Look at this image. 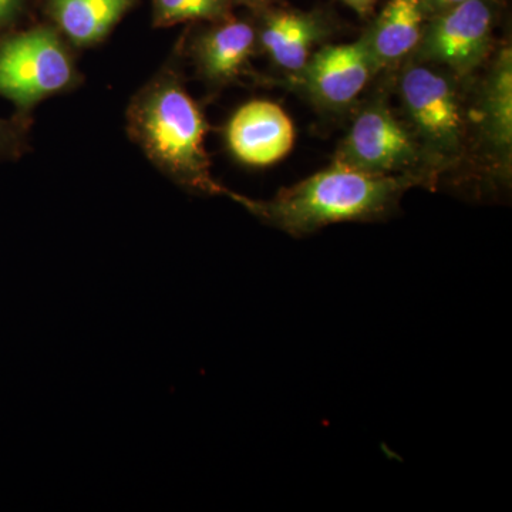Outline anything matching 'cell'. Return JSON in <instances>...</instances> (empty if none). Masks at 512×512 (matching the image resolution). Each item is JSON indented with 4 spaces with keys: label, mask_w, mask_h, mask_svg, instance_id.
I'll use <instances>...</instances> for the list:
<instances>
[{
    "label": "cell",
    "mask_w": 512,
    "mask_h": 512,
    "mask_svg": "<svg viewBox=\"0 0 512 512\" xmlns=\"http://www.w3.org/2000/svg\"><path fill=\"white\" fill-rule=\"evenodd\" d=\"M82 80L72 46L49 22L0 37V97L15 104L16 116L30 119L40 101Z\"/></svg>",
    "instance_id": "277c9868"
},
{
    "label": "cell",
    "mask_w": 512,
    "mask_h": 512,
    "mask_svg": "<svg viewBox=\"0 0 512 512\" xmlns=\"http://www.w3.org/2000/svg\"><path fill=\"white\" fill-rule=\"evenodd\" d=\"M154 28L214 23L234 16L235 0H151Z\"/></svg>",
    "instance_id": "5bb4252c"
},
{
    "label": "cell",
    "mask_w": 512,
    "mask_h": 512,
    "mask_svg": "<svg viewBox=\"0 0 512 512\" xmlns=\"http://www.w3.org/2000/svg\"><path fill=\"white\" fill-rule=\"evenodd\" d=\"M426 20L420 0H389L362 35L377 73L400 69L412 59Z\"/></svg>",
    "instance_id": "7c38bea8"
},
{
    "label": "cell",
    "mask_w": 512,
    "mask_h": 512,
    "mask_svg": "<svg viewBox=\"0 0 512 512\" xmlns=\"http://www.w3.org/2000/svg\"><path fill=\"white\" fill-rule=\"evenodd\" d=\"M225 137L229 150L241 163L268 167L292 150L295 128L278 104L254 100L232 116Z\"/></svg>",
    "instance_id": "8fae6325"
},
{
    "label": "cell",
    "mask_w": 512,
    "mask_h": 512,
    "mask_svg": "<svg viewBox=\"0 0 512 512\" xmlns=\"http://www.w3.org/2000/svg\"><path fill=\"white\" fill-rule=\"evenodd\" d=\"M468 109L471 153L483 161L494 180H510L512 165V50L501 46L488 60Z\"/></svg>",
    "instance_id": "52a82bcc"
},
{
    "label": "cell",
    "mask_w": 512,
    "mask_h": 512,
    "mask_svg": "<svg viewBox=\"0 0 512 512\" xmlns=\"http://www.w3.org/2000/svg\"><path fill=\"white\" fill-rule=\"evenodd\" d=\"M37 0H0V37L18 29Z\"/></svg>",
    "instance_id": "2e32d148"
},
{
    "label": "cell",
    "mask_w": 512,
    "mask_h": 512,
    "mask_svg": "<svg viewBox=\"0 0 512 512\" xmlns=\"http://www.w3.org/2000/svg\"><path fill=\"white\" fill-rule=\"evenodd\" d=\"M258 46L254 20L235 16L208 23L192 37L188 55L195 72L211 89H222L248 73Z\"/></svg>",
    "instance_id": "30bf717a"
},
{
    "label": "cell",
    "mask_w": 512,
    "mask_h": 512,
    "mask_svg": "<svg viewBox=\"0 0 512 512\" xmlns=\"http://www.w3.org/2000/svg\"><path fill=\"white\" fill-rule=\"evenodd\" d=\"M340 2L345 3L350 9L355 10L357 15L366 18V16L372 15L379 0H340Z\"/></svg>",
    "instance_id": "ac0fdd59"
},
{
    "label": "cell",
    "mask_w": 512,
    "mask_h": 512,
    "mask_svg": "<svg viewBox=\"0 0 512 512\" xmlns=\"http://www.w3.org/2000/svg\"><path fill=\"white\" fill-rule=\"evenodd\" d=\"M30 119L0 117V161L19 160L29 148Z\"/></svg>",
    "instance_id": "9a60e30c"
},
{
    "label": "cell",
    "mask_w": 512,
    "mask_h": 512,
    "mask_svg": "<svg viewBox=\"0 0 512 512\" xmlns=\"http://www.w3.org/2000/svg\"><path fill=\"white\" fill-rule=\"evenodd\" d=\"M414 187L431 185L419 175H373L332 163L268 201L252 200L232 191L227 197L265 224L293 237H305L340 222L384 220Z\"/></svg>",
    "instance_id": "6da1fadb"
},
{
    "label": "cell",
    "mask_w": 512,
    "mask_h": 512,
    "mask_svg": "<svg viewBox=\"0 0 512 512\" xmlns=\"http://www.w3.org/2000/svg\"><path fill=\"white\" fill-rule=\"evenodd\" d=\"M50 25L77 49L99 45L138 0H39Z\"/></svg>",
    "instance_id": "4fadbf2b"
},
{
    "label": "cell",
    "mask_w": 512,
    "mask_h": 512,
    "mask_svg": "<svg viewBox=\"0 0 512 512\" xmlns=\"http://www.w3.org/2000/svg\"><path fill=\"white\" fill-rule=\"evenodd\" d=\"M333 163L373 175H419L431 187L439 181L412 130L390 107L386 93L377 94L359 110Z\"/></svg>",
    "instance_id": "5b68a950"
},
{
    "label": "cell",
    "mask_w": 512,
    "mask_h": 512,
    "mask_svg": "<svg viewBox=\"0 0 512 512\" xmlns=\"http://www.w3.org/2000/svg\"><path fill=\"white\" fill-rule=\"evenodd\" d=\"M259 49L286 76L301 72L315 53L316 47L328 39L333 23L323 10H299L271 6L254 12Z\"/></svg>",
    "instance_id": "9c48e42d"
},
{
    "label": "cell",
    "mask_w": 512,
    "mask_h": 512,
    "mask_svg": "<svg viewBox=\"0 0 512 512\" xmlns=\"http://www.w3.org/2000/svg\"><path fill=\"white\" fill-rule=\"evenodd\" d=\"M464 2H467V0H420L424 12H426L427 19L431 18V16L439 15V13L444 12V10L461 5V3ZM505 2H507V0H505Z\"/></svg>",
    "instance_id": "e0dca14e"
},
{
    "label": "cell",
    "mask_w": 512,
    "mask_h": 512,
    "mask_svg": "<svg viewBox=\"0 0 512 512\" xmlns=\"http://www.w3.org/2000/svg\"><path fill=\"white\" fill-rule=\"evenodd\" d=\"M279 0H235L237 5L247 6L252 12H258V10L271 8V6L278 5Z\"/></svg>",
    "instance_id": "d6986e66"
},
{
    "label": "cell",
    "mask_w": 512,
    "mask_h": 512,
    "mask_svg": "<svg viewBox=\"0 0 512 512\" xmlns=\"http://www.w3.org/2000/svg\"><path fill=\"white\" fill-rule=\"evenodd\" d=\"M463 82L441 67L413 59L400 67L397 93L403 119L437 178L460 168L471 154Z\"/></svg>",
    "instance_id": "3957f363"
},
{
    "label": "cell",
    "mask_w": 512,
    "mask_h": 512,
    "mask_svg": "<svg viewBox=\"0 0 512 512\" xmlns=\"http://www.w3.org/2000/svg\"><path fill=\"white\" fill-rule=\"evenodd\" d=\"M504 6L505 0H467L431 16L412 59L441 67L466 82L493 56Z\"/></svg>",
    "instance_id": "8992f818"
},
{
    "label": "cell",
    "mask_w": 512,
    "mask_h": 512,
    "mask_svg": "<svg viewBox=\"0 0 512 512\" xmlns=\"http://www.w3.org/2000/svg\"><path fill=\"white\" fill-rule=\"evenodd\" d=\"M377 70L363 36L353 43L320 47L289 83L315 106L332 113L348 110Z\"/></svg>",
    "instance_id": "ba28073f"
},
{
    "label": "cell",
    "mask_w": 512,
    "mask_h": 512,
    "mask_svg": "<svg viewBox=\"0 0 512 512\" xmlns=\"http://www.w3.org/2000/svg\"><path fill=\"white\" fill-rule=\"evenodd\" d=\"M208 124L175 69H164L131 99L127 133L148 160L185 190L228 195L214 180L204 140Z\"/></svg>",
    "instance_id": "7a4b0ae2"
}]
</instances>
